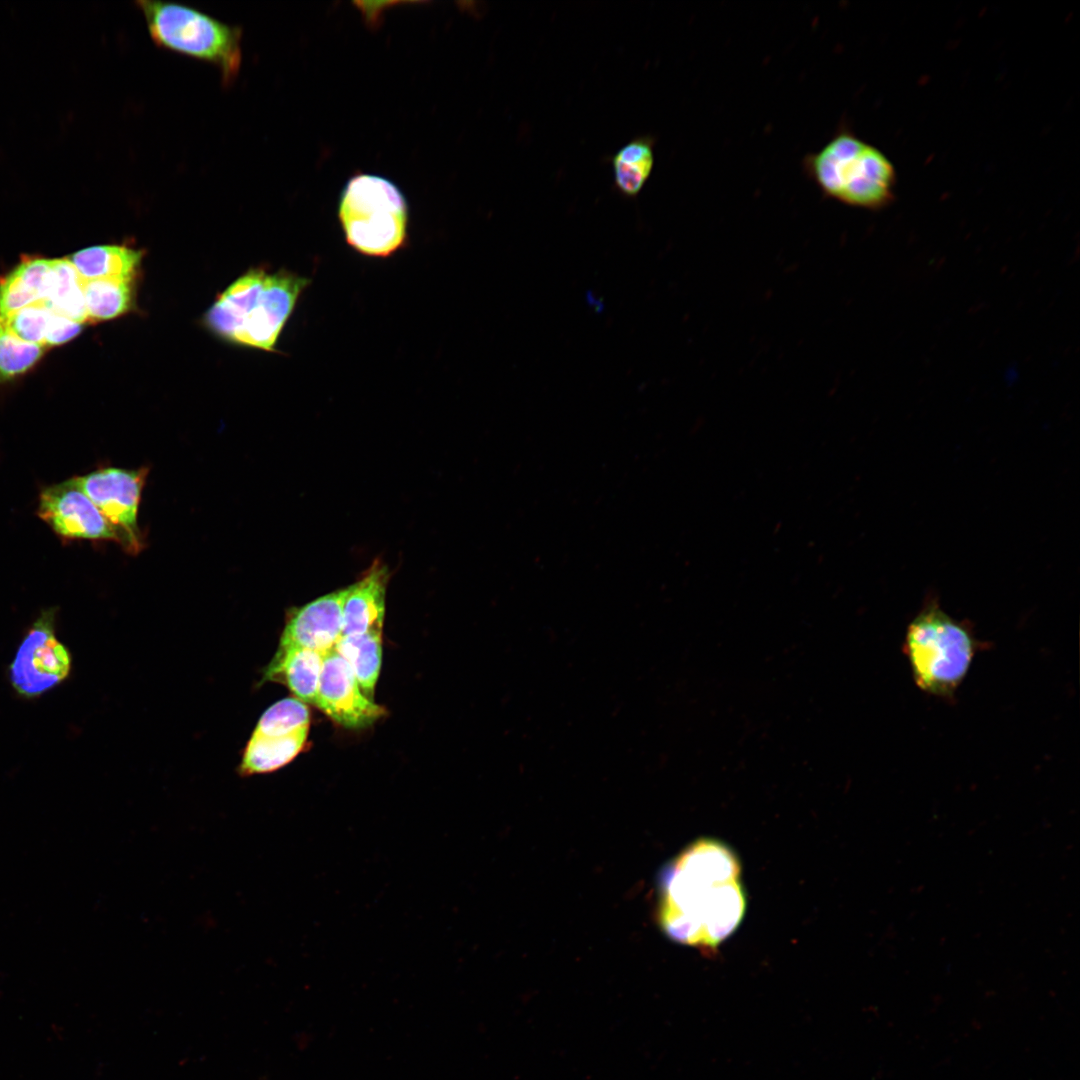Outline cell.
<instances>
[{
  "label": "cell",
  "mask_w": 1080,
  "mask_h": 1080,
  "mask_svg": "<svg viewBox=\"0 0 1080 1080\" xmlns=\"http://www.w3.org/2000/svg\"><path fill=\"white\" fill-rule=\"evenodd\" d=\"M740 863L720 841L690 844L666 867L659 921L673 940L712 949L738 927L745 912Z\"/></svg>",
  "instance_id": "cell-1"
},
{
  "label": "cell",
  "mask_w": 1080,
  "mask_h": 1080,
  "mask_svg": "<svg viewBox=\"0 0 1080 1080\" xmlns=\"http://www.w3.org/2000/svg\"><path fill=\"white\" fill-rule=\"evenodd\" d=\"M802 168L824 197L842 204L880 210L895 199L893 163L847 126H840L820 150L806 154Z\"/></svg>",
  "instance_id": "cell-2"
},
{
  "label": "cell",
  "mask_w": 1080,
  "mask_h": 1080,
  "mask_svg": "<svg viewBox=\"0 0 1080 1080\" xmlns=\"http://www.w3.org/2000/svg\"><path fill=\"white\" fill-rule=\"evenodd\" d=\"M148 34L161 49L212 65L224 85L239 75L242 29L185 4L141 0Z\"/></svg>",
  "instance_id": "cell-3"
},
{
  "label": "cell",
  "mask_w": 1080,
  "mask_h": 1080,
  "mask_svg": "<svg viewBox=\"0 0 1080 1080\" xmlns=\"http://www.w3.org/2000/svg\"><path fill=\"white\" fill-rule=\"evenodd\" d=\"M977 649L968 625L943 611L936 599L926 601L909 623L903 645L916 685L939 697L954 695Z\"/></svg>",
  "instance_id": "cell-4"
},
{
  "label": "cell",
  "mask_w": 1080,
  "mask_h": 1080,
  "mask_svg": "<svg viewBox=\"0 0 1080 1080\" xmlns=\"http://www.w3.org/2000/svg\"><path fill=\"white\" fill-rule=\"evenodd\" d=\"M338 218L346 242L372 257H387L406 245L409 208L404 194L389 179L358 173L345 183Z\"/></svg>",
  "instance_id": "cell-5"
},
{
  "label": "cell",
  "mask_w": 1080,
  "mask_h": 1080,
  "mask_svg": "<svg viewBox=\"0 0 1080 1080\" xmlns=\"http://www.w3.org/2000/svg\"><path fill=\"white\" fill-rule=\"evenodd\" d=\"M72 670V655L58 637L55 609L43 611L25 631L8 667L18 696L34 699L61 685Z\"/></svg>",
  "instance_id": "cell-6"
},
{
  "label": "cell",
  "mask_w": 1080,
  "mask_h": 1080,
  "mask_svg": "<svg viewBox=\"0 0 1080 1080\" xmlns=\"http://www.w3.org/2000/svg\"><path fill=\"white\" fill-rule=\"evenodd\" d=\"M147 474V467H106L74 478L106 519L125 535L131 552L142 547L137 515Z\"/></svg>",
  "instance_id": "cell-7"
},
{
  "label": "cell",
  "mask_w": 1080,
  "mask_h": 1080,
  "mask_svg": "<svg viewBox=\"0 0 1080 1080\" xmlns=\"http://www.w3.org/2000/svg\"><path fill=\"white\" fill-rule=\"evenodd\" d=\"M38 514L63 537L113 540L131 552L125 535L106 519L74 478L44 489L40 494Z\"/></svg>",
  "instance_id": "cell-8"
},
{
  "label": "cell",
  "mask_w": 1080,
  "mask_h": 1080,
  "mask_svg": "<svg viewBox=\"0 0 1080 1080\" xmlns=\"http://www.w3.org/2000/svg\"><path fill=\"white\" fill-rule=\"evenodd\" d=\"M316 707L348 729L368 727L386 714L363 694L350 665L335 648L323 656Z\"/></svg>",
  "instance_id": "cell-9"
},
{
  "label": "cell",
  "mask_w": 1080,
  "mask_h": 1080,
  "mask_svg": "<svg viewBox=\"0 0 1080 1080\" xmlns=\"http://www.w3.org/2000/svg\"><path fill=\"white\" fill-rule=\"evenodd\" d=\"M310 279L287 271L268 273L257 303L234 343L272 351Z\"/></svg>",
  "instance_id": "cell-10"
},
{
  "label": "cell",
  "mask_w": 1080,
  "mask_h": 1080,
  "mask_svg": "<svg viewBox=\"0 0 1080 1080\" xmlns=\"http://www.w3.org/2000/svg\"><path fill=\"white\" fill-rule=\"evenodd\" d=\"M347 587L325 594L291 609L279 646H296L326 653L335 648L342 633V609Z\"/></svg>",
  "instance_id": "cell-11"
},
{
  "label": "cell",
  "mask_w": 1080,
  "mask_h": 1080,
  "mask_svg": "<svg viewBox=\"0 0 1080 1080\" xmlns=\"http://www.w3.org/2000/svg\"><path fill=\"white\" fill-rule=\"evenodd\" d=\"M388 568L375 560L365 574L347 587L342 609L341 637L383 629Z\"/></svg>",
  "instance_id": "cell-12"
},
{
  "label": "cell",
  "mask_w": 1080,
  "mask_h": 1080,
  "mask_svg": "<svg viewBox=\"0 0 1080 1080\" xmlns=\"http://www.w3.org/2000/svg\"><path fill=\"white\" fill-rule=\"evenodd\" d=\"M323 653L296 647L278 646L264 669L263 680L284 684L294 698L316 706Z\"/></svg>",
  "instance_id": "cell-13"
},
{
  "label": "cell",
  "mask_w": 1080,
  "mask_h": 1080,
  "mask_svg": "<svg viewBox=\"0 0 1080 1080\" xmlns=\"http://www.w3.org/2000/svg\"><path fill=\"white\" fill-rule=\"evenodd\" d=\"M267 272L252 270L236 280L211 306L205 316L207 327L234 343L247 316L255 307Z\"/></svg>",
  "instance_id": "cell-14"
},
{
  "label": "cell",
  "mask_w": 1080,
  "mask_h": 1080,
  "mask_svg": "<svg viewBox=\"0 0 1080 1080\" xmlns=\"http://www.w3.org/2000/svg\"><path fill=\"white\" fill-rule=\"evenodd\" d=\"M309 729L288 735H251L242 755L243 777L276 771L290 763L305 747Z\"/></svg>",
  "instance_id": "cell-15"
},
{
  "label": "cell",
  "mask_w": 1080,
  "mask_h": 1080,
  "mask_svg": "<svg viewBox=\"0 0 1080 1080\" xmlns=\"http://www.w3.org/2000/svg\"><path fill=\"white\" fill-rule=\"evenodd\" d=\"M83 280H134L142 252L117 245H102L80 250L66 257Z\"/></svg>",
  "instance_id": "cell-16"
},
{
  "label": "cell",
  "mask_w": 1080,
  "mask_h": 1080,
  "mask_svg": "<svg viewBox=\"0 0 1080 1080\" xmlns=\"http://www.w3.org/2000/svg\"><path fill=\"white\" fill-rule=\"evenodd\" d=\"M654 143L648 135L638 136L611 158L614 184L623 196L636 197L649 179L655 162Z\"/></svg>",
  "instance_id": "cell-17"
},
{
  "label": "cell",
  "mask_w": 1080,
  "mask_h": 1080,
  "mask_svg": "<svg viewBox=\"0 0 1080 1080\" xmlns=\"http://www.w3.org/2000/svg\"><path fill=\"white\" fill-rule=\"evenodd\" d=\"M335 650L350 665L363 694L373 701L382 661V629L340 637Z\"/></svg>",
  "instance_id": "cell-18"
},
{
  "label": "cell",
  "mask_w": 1080,
  "mask_h": 1080,
  "mask_svg": "<svg viewBox=\"0 0 1080 1080\" xmlns=\"http://www.w3.org/2000/svg\"><path fill=\"white\" fill-rule=\"evenodd\" d=\"M42 303L53 313L82 324L87 322L83 279L67 258L52 259L48 292Z\"/></svg>",
  "instance_id": "cell-19"
},
{
  "label": "cell",
  "mask_w": 1080,
  "mask_h": 1080,
  "mask_svg": "<svg viewBox=\"0 0 1080 1080\" xmlns=\"http://www.w3.org/2000/svg\"><path fill=\"white\" fill-rule=\"evenodd\" d=\"M133 280H83L87 321H103L128 312L134 304Z\"/></svg>",
  "instance_id": "cell-20"
},
{
  "label": "cell",
  "mask_w": 1080,
  "mask_h": 1080,
  "mask_svg": "<svg viewBox=\"0 0 1080 1080\" xmlns=\"http://www.w3.org/2000/svg\"><path fill=\"white\" fill-rule=\"evenodd\" d=\"M308 707L296 698H284L271 705L259 718L252 735H288L309 729Z\"/></svg>",
  "instance_id": "cell-21"
},
{
  "label": "cell",
  "mask_w": 1080,
  "mask_h": 1080,
  "mask_svg": "<svg viewBox=\"0 0 1080 1080\" xmlns=\"http://www.w3.org/2000/svg\"><path fill=\"white\" fill-rule=\"evenodd\" d=\"M44 346L25 342L0 325V379L25 373L40 359Z\"/></svg>",
  "instance_id": "cell-22"
},
{
  "label": "cell",
  "mask_w": 1080,
  "mask_h": 1080,
  "mask_svg": "<svg viewBox=\"0 0 1080 1080\" xmlns=\"http://www.w3.org/2000/svg\"><path fill=\"white\" fill-rule=\"evenodd\" d=\"M49 316L50 310L39 302L0 317V325L25 342L44 346Z\"/></svg>",
  "instance_id": "cell-23"
},
{
  "label": "cell",
  "mask_w": 1080,
  "mask_h": 1080,
  "mask_svg": "<svg viewBox=\"0 0 1080 1080\" xmlns=\"http://www.w3.org/2000/svg\"><path fill=\"white\" fill-rule=\"evenodd\" d=\"M82 325V323L50 311L44 346H55L70 341L81 332Z\"/></svg>",
  "instance_id": "cell-24"
}]
</instances>
